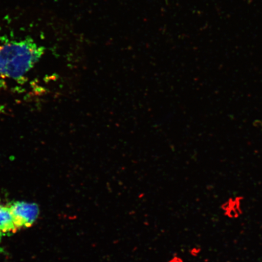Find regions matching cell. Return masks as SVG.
Returning <instances> with one entry per match:
<instances>
[{"instance_id": "3", "label": "cell", "mask_w": 262, "mask_h": 262, "mask_svg": "<svg viewBox=\"0 0 262 262\" xmlns=\"http://www.w3.org/2000/svg\"><path fill=\"white\" fill-rule=\"evenodd\" d=\"M9 204L0 202V238L18 230Z\"/></svg>"}, {"instance_id": "2", "label": "cell", "mask_w": 262, "mask_h": 262, "mask_svg": "<svg viewBox=\"0 0 262 262\" xmlns=\"http://www.w3.org/2000/svg\"><path fill=\"white\" fill-rule=\"evenodd\" d=\"M9 205L19 229L30 227L37 221L39 208L34 203L18 201Z\"/></svg>"}, {"instance_id": "1", "label": "cell", "mask_w": 262, "mask_h": 262, "mask_svg": "<svg viewBox=\"0 0 262 262\" xmlns=\"http://www.w3.org/2000/svg\"><path fill=\"white\" fill-rule=\"evenodd\" d=\"M44 52V48L32 39H0V78L21 79L38 63Z\"/></svg>"}, {"instance_id": "4", "label": "cell", "mask_w": 262, "mask_h": 262, "mask_svg": "<svg viewBox=\"0 0 262 262\" xmlns=\"http://www.w3.org/2000/svg\"><path fill=\"white\" fill-rule=\"evenodd\" d=\"M1 239H2V238H0V242H1ZM1 249H2V248H1V247H0V253H1Z\"/></svg>"}]
</instances>
